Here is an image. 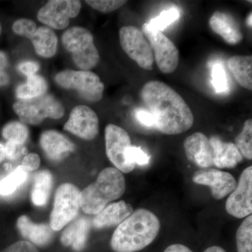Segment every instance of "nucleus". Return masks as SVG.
I'll return each mask as SVG.
<instances>
[{
	"label": "nucleus",
	"mask_w": 252,
	"mask_h": 252,
	"mask_svg": "<svg viewBox=\"0 0 252 252\" xmlns=\"http://www.w3.org/2000/svg\"><path fill=\"white\" fill-rule=\"evenodd\" d=\"M141 97L153 115L155 128L165 135L183 133L193 125L191 109L172 88L159 81L146 83Z\"/></svg>",
	"instance_id": "nucleus-1"
},
{
	"label": "nucleus",
	"mask_w": 252,
	"mask_h": 252,
	"mask_svg": "<svg viewBox=\"0 0 252 252\" xmlns=\"http://www.w3.org/2000/svg\"><path fill=\"white\" fill-rule=\"evenodd\" d=\"M160 220L147 209H138L118 225L111 248L115 252H136L147 248L158 235Z\"/></svg>",
	"instance_id": "nucleus-2"
},
{
	"label": "nucleus",
	"mask_w": 252,
	"mask_h": 252,
	"mask_svg": "<svg viewBox=\"0 0 252 252\" xmlns=\"http://www.w3.org/2000/svg\"><path fill=\"white\" fill-rule=\"evenodd\" d=\"M126 180L122 172L114 167L104 169L94 183L81 192V207L87 215H97L110 202L122 196Z\"/></svg>",
	"instance_id": "nucleus-3"
},
{
	"label": "nucleus",
	"mask_w": 252,
	"mask_h": 252,
	"mask_svg": "<svg viewBox=\"0 0 252 252\" xmlns=\"http://www.w3.org/2000/svg\"><path fill=\"white\" fill-rule=\"evenodd\" d=\"M62 42L72 54L73 62L81 70L89 71L98 64L99 54L94 44V36L86 28L80 26L69 28L63 33Z\"/></svg>",
	"instance_id": "nucleus-4"
},
{
	"label": "nucleus",
	"mask_w": 252,
	"mask_h": 252,
	"mask_svg": "<svg viewBox=\"0 0 252 252\" xmlns=\"http://www.w3.org/2000/svg\"><path fill=\"white\" fill-rule=\"evenodd\" d=\"M13 109L21 122L30 125H39L47 118L59 119L64 114L62 104L47 94L32 99H18Z\"/></svg>",
	"instance_id": "nucleus-5"
},
{
	"label": "nucleus",
	"mask_w": 252,
	"mask_h": 252,
	"mask_svg": "<svg viewBox=\"0 0 252 252\" xmlns=\"http://www.w3.org/2000/svg\"><path fill=\"white\" fill-rule=\"evenodd\" d=\"M81 207V192L72 184L60 186L55 195L54 208L50 216V227L59 231L69 224L79 214Z\"/></svg>",
	"instance_id": "nucleus-6"
},
{
	"label": "nucleus",
	"mask_w": 252,
	"mask_h": 252,
	"mask_svg": "<svg viewBox=\"0 0 252 252\" xmlns=\"http://www.w3.org/2000/svg\"><path fill=\"white\" fill-rule=\"evenodd\" d=\"M55 80L64 89L75 90L89 102H98L103 97L104 84L97 74L91 71H63L56 76Z\"/></svg>",
	"instance_id": "nucleus-7"
},
{
	"label": "nucleus",
	"mask_w": 252,
	"mask_h": 252,
	"mask_svg": "<svg viewBox=\"0 0 252 252\" xmlns=\"http://www.w3.org/2000/svg\"><path fill=\"white\" fill-rule=\"evenodd\" d=\"M119 40L126 54L140 67L146 70L153 69V50L142 31L135 26H124L119 31Z\"/></svg>",
	"instance_id": "nucleus-8"
},
{
	"label": "nucleus",
	"mask_w": 252,
	"mask_h": 252,
	"mask_svg": "<svg viewBox=\"0 0 252 252\" xmlns=\"http://www.w3.org/2000/svg\"><path fill=\"white\" fill-rule=\"evenodd\" d=\"M142 30L152 46L159 69L165 74L175 72L180 61V53L177 46L162 32L154 29L148 23H144Z\"/></svg>",
	"instance_id": "nucleus-9"
},
{
	"label": "nucleus",
	"mask_w": 252,
	"mask_h": 252,
	"mask_svg": "<svg viewBox=\"0 0 252 252\" xmlns=\"http://www.w3.org/2000/svg\"><path fill=\"white\" fill-rule=\"evenodd\" d=\"M81 2L77 0H51L37 13V19L46 27L63 30L69 26L71 18L80 12Z\"/></svg>",
	"instance_id": "nucleus-10"
},
{
	"label": "nucleus",
	"mask_w": 252,
	"mask_h": 252,
	"mask_svg": "<svg viewBox=\"0 0 252 252\" xmlns=\"http://www.w3.org/2000/svg\"><path fill=\"white\" fill-rule=\"evenodd\" d=\"M106 154L111 162L118 170L124 173H129L135 168V165L126 160L127 149L132 146L128 133L119 126L109 124L106 126Z\"/></svg>",
	"instance_id": "nucleus-11"
},
{
	"label": "nucleus",
	"mask_w": 252,
	"mask_h": 252,
	"mask_svg": "<svg viewBox=\"0 0 252 252\" xmlns=\"http://www.w3.org/2000/svg\"><path fill=\"white\" fill-rule=\"evenodd\" d=\"M225 210L230 215L235 218L242 219L252 215V166L247 167L242 172L236 188L227 199Z\"/></svg>",
	"instance_id": "nucleus-12"
},
{
	"label": "nucleus",
	"mask_w": 252,
	"mask_h": 252,
	"mask_svg": "<svg viewBox=\"0 0 252 252\" xmlns=\"http://www.w3.org/2000/svg\"><path fill=\"white\" fill-rule=\"evenodd\" d=\"M64 130L83 140H94L98 135V117L88 106H77L71 112Z\"/></svg>",
	"instance_id": "nucleus-13"
},
{
	"label": "nucleus",
	"mask_w": 252,
	"mask_h": 252,
	"mask_svg": "<svg viewBox=\"0 0 252 252\" xmlns=\"http://www.w3.org/2000/svg\"><path fill=\"white\" fill-rule=\"evenodd\" d=\"M194 183L207 186L211 189L212 196L221 200L235 190L238 182L229 172L217 169L207 168L199 170L193 176Z\"/></svg>",
	"instance_id": "nucleus-14"
},
{
	"label": "nucleus",
	"mask_w": 252,
	"mask_h": 252,
	"mask_svg": "<svg viewBox=\"0 0 252 252\" xmlns=\"http://www.w3.org/2000/svg\"><path fill=\"white\" fill-rule=\"evenodd\" d=\"M184 148L187 158L192 163L204 169L213 166V149L210 139L203 132H196L187 137Z\"/></svg>",
	"instance_id": "nucleus-15"
},
{
	"label": "nucleus",
	"mask_w": 252,
	"mask_h": 252,
	"mask_svg": "<svg viewBox=\"0 0 252 252\" xmlns=\"http://www.w3.org/2000/svg\"><path fill=\"white\" fill-rule=\"evenodd\" d=\"M40 146L50 160L60 161L74 152L75 145L66 136L55 130H46L40 137Z\"/></svg>",
	"instance_id": "nucleus-16"
},
{
	"label": "nucleus",
	"mask_w": 252,
	"mask_h": 252,
	"mask_svg": "<svg viewBox=\"0 0 252 252\" xmlns=\"http://www.w3.org/2000/svg\"><path fill=\"white\" fill-rule=\"evenodd\" d=\"M133 212L132 205L124 200L109 204L96 215L93 226L94 229L100 230L119 225Z\"/></svg>",
	"instance_id": "nucleus-17"
},
{
	"label": "nucleus",
	"mask_w": 252,
	"mask_h": 252,
	"mask_svg": "<svg viewBox=\"0 0 252 252\" xmlns=\"http://www.w3.org/2000/svg\"><path fill=\"white\" fill-rule=\"evenodd\" d=\"M214 153V165L220 169L234 168L243 162V157L233 142H223L218 136L210 139Z\"/></svg>",
	"instance_id": "nucleus-18"
},
{
	"label": "nucleus",
	"mask_w": 252,
	"mask_h": 252,
	"mask_svg": "<svg viewBox=\"0 0 252 252\" xmlns=\"http://www.w3.org/2000/svg\"><path fill=\"white\" fill-rule=\"evenodd\" d=\"M209 24L212 31L230 45H235L243 41L241 30L234 18L229 14L216 11L210 18Z\"/></svg>",
	"instance_id": "nucleus-19"
},
{
	"label": "nucleus",
	"mask_w": 252,
	"mask_h": 252,
	"mask_svg": "<svg viewBox=\"0 0 252 252\" xmlns=\"http://www.w3.org/2000/svg\"><path fill=\"white\" fill-rule=\"evenodd\" d=\"M17 227L23 238L36 246H47L54 238V230L51 229L50 225L33 223L26 215L18 218Z\"/></svg>",
	"instance_id": "nucleus-20"
},
{
	"label": "nucleus",
	"mask_w": 252,
	"mask_h": 252,
	"mask_svg": "<svg viewBox=\"0 0 252 252\" xmlns=\"http://www.w3.org/2000/svg\"><path fill=\"white\" fill-rule=\"evenodd\" d=\"M90 221L84 217L72 220L63 230L61 242L64 246L71 247L74 251L80 252L85 248L90 230Z\"/></svg>",
	"instance_id": "nucleus-21"
},
{
	"label": "nucleus",
	"mask_w": 252,
	"mask_h": 252,
	"mask_svg": "<svg viewBox=\"0 0 252 252\" xmlns=\"http://www.w3.org/2000/svg\"><path fill=\"white\" fill-rule=\"evenodd\" d=\"M30 40L32 43L36 54L41 57L50 59L57 52L59 40L51 28L46 26L37 28Z\"/></svg>",
	"instance_id": "nucleus-22"
},
{
	"label": "nucleus",
	"mask_w": 252,
	"mask_h": 252,
	"mask_svg": "<svg viewBox=\"0 0 252 252\" xmlns=\"http://www.w3.org/2000/svg\"><path fill=\"white\" fill-rule=\"evenodd\" d=\"M227 65L237 82L242 87L252 91V56H232L227 61Z\"/></svg>",
	"instance_id": "nucleus-23"
},
{
	"label": "nucleus",
	"mask_w": 252,
	"mask_h": 252,
	"mask_svg": "<svg viewBox=\"0 0 252 252\" xmlns=\"http://www.w3.org/2000/svg\"><path fill=\"white\" fill-rule=\"evenodd\" d=\"M53 188V176L49 170H41L34 176L31 199L36 206H44L49 201Z\"/></svg>",
	"instance_id": "nucleus-24"
},
{
	"label": "nucleus",
	"mask_w": 252,
	"mask_h": 252,
	"mask_svg": "<svg viewBox=\"0 0 252 252\" xmlns=\"http://www.w3.org/2000/svg\"><path fill=\"white\" fill-rule=\"evenodd\" d=\"M48 86L45 79L41 76L28 77L25 84L18 86L16 96L18 99H30L46 94Z\"/></svg>",
	"instance_id": "nucleus-25"
},
{
	"label": "nucleus",
	"mask_w": 252,
	"mask_h": 252,
	"mask_svg": "<svg viewBox=\"0 0 252 252\" xmlns=\"http://www.w3.org/2000/svg\"><path fill=\"white\" fill-rule=\"evenodd\" d=\"M28 171L23 165H19L7 177L0 181V195H11L27 180Z\"/></svg>",
	"instance_id": "nucleus-26"
},
{
	"label": "nucleus",
	"mask_w": 252,
	"mask_h": 252,
	"mask_svg": "<svg viewBox=\"0 0 252 252\" xmlns=\"http://www.w3.org/2000/svg\"><path fill=\"white\" fill-rule=\"evenodd\" d=\"M1 135L9 142L24 145L29 136V131L23 123L12 122L4 126Z\"/></svg>",
	"instance_id": "nucleus-27"
},
{
	"label": "nucleus",
	"mask_w": 252,
	"mask_h": 252,
	"mask_svg": "<svg viewBox=\"0 0 252 252\" xmlns=\"http://www.w3.org/2000/svg\"><path fill=\"white\" fill-rule=\"evenodd\" d=\"M235 146L243 158L252 159V120L248 119L244 124L242 132L235 139Z\"/></svg>",
	"instance_id": "nucleus-28"
},
{
	"label": "nucleus",
	"mask_w": 252,
	"mask_h": 252,
	"mask_svg": "<svg viewBox=\"0 0 252 252\" xmlns=\"http://www.w3.org/2000/svg\"><path fill=\"white\" fill-rule=\"evenodd\" d=\"M238 252H252V216L247 217L236 233Z\"/></svg>",
	"instance_id": "nucleus-29"
},
{
	"label": "nucleus",
	"mask_w": 252,
	"mask_h": 252,
	"mask_svg": "<svg viewBox=\"0 0 252 252\" xmlns=\"http://www.w3.org/2000/svg\"><path fill=\"white\" fill-rule=\"evenodd\" d=\"M179 17L180 12L177 8H172L162 11L158 16L151 20L148 24L154 29L162 32L170 24L175 22L176 20L178 19Z\"/></svg>",
	"instance_id": "nucleus-30"
},
{
	"label": "nucleus",
	"mask_w": 252,
	"mask_h": 252,
	"mask_svg": "<svg viewBox=\"0 0 252 252\" xmlns=\"http://www.w3.org/2000/svg\"><path fill=\"white\" fill-rule=\"evenodd\" d=\"M212 84L217 94H223L228 89V82L224 68L220 63H215L212 69Z\"/></svg>",
	"instance_id": "nucleus-31"
},
{
	"label": "nucleus",
	"mask_w": 252,
	"mask_h": 252,
	"mask_svg": "<svg viewBox=\"0 0 252 252\" xmlns=\"http://www.w3.org/2000/svg\"><path fill=\"white\" fill-rule=\"evenodd\" d=\"M89 6L97 10L99 12L111 13L122 7L127 3V1L122 0H87L86 1Z\"/></svg>",
	"instance_id": "nucleus-32"
},
{
	"label": "nucleus",
	"mask_w": 252,
	"mask_h": 252,
	"mask_svg": "<svg viewBox=\"0 0 252 252\" xmlns=\"http://www.w3.org/2000/svg\"><path fill=\"white\" fill-rule=\"evenodd\" d=\"M13 31L16 34L31 39L32 36L37 29L36 25L32 20L28 18H21L15 21L12 26Z\"/></svg>",
	"instance_id": "nucleus-33"
},
{
	"label": "nucleus",
	"mask_w": 252,
	"mask_h": 252,
	"mask_svg": "<svg viewBox=\"0 0 252 252\" xmlns=\"http://www.w3.org/2000/svg\"><path fill=\"white\" fill-rule=\"evenodd\" d=\"M126 158L129 163L135 166L137 165L140 166L148 165L150 160V157L140 147L132 145L126 151Z\"/></svg>",
	"instance_id": "nucleus-34"
},
{
	"label": "nucleus",
	"mask_w": 252,
	"mask_h": 252,
	"mask_svg": "<svg viewBox=\"0 0 252 252\" xmlns=\"http://www.w3.org/2000/svg\"><path fill=\"white\" fill-rule=\"evenodd\" d=\"M4 147L6 158H7L9 160H17L21 156L25 155L27 153V149L22 144H18L7 141Z\"/></svg>",
	"instance_id": "nucleus-35"
},
{
	"label": "nucleus",
	"mask_w": 252,
	"mask_h": 252,
	"mask_svg": "<svg viewBox=\"0 0 252 252\" xmlns=\"http://www.w3.org/2000/svg\"><path fill=\"white\" fill-rule=\"evenodd\" d=\"M0 252H39V251L35 246L30 242L21 240L10 245L7 248Z\"/></svg>",
	"instance_id": "nucleus-36"
},
{
	"label": "nucleus",
	"mask_w": 252,
	"mask_h": 252,
	"mask_svg": "<svg viewBox=\"0 0 252 252\" xmlns=\"http://www.w3.org/2000/svg\"><path fill=\"white\" fill-rule=\"evenodd\" d=\"M136 119L140 123L141 125L144 127H155V122L153 115L149 111L144 109H137L135 114Z\"/></svg>",
	"instance_id": "nucleus-37"
},
{
	"label": "nucleus",
	"mask_w": 252,
	"mask_h": 252,
	"mask_svg": "<svg viewBox=\"0 0 252 252\" xmlns=\"http://www.w3.org/2000/svg\"><path fill=\"white\" fill-rule=\"evenodd\" d=\"M40 158L36 154L31 153L24 157L22 165L26 170L29 171H34L39 168L40 165Z\"/></svg>",
	"instance_id": "nucleus-38"
},
{
	"label": "nucleus",
	"mask_w": 252,
	"mask_h": 252,
	"mask_svg": "<svg viewBox=\"0 0 252 252\" xmlns=\"http://www.w3.org/2000/svg\"><path fill=\"white\" fill-rule=\"evenodd\" d=\"M18 71L26 75V77H31L34 75L39 69V64L34 61H25L18 64Z\"/></svg>",
	"instance_id": "nucleus-39"
},
{
	"label": "nucleus",
	"mask_w": 252,
	"mask_h": 252,
	"mask_svg": "<svg viewBox=\"0 0 252 252\" xmlns=\"http://www.w3.org/2000/svg\"><path fill=\"white\" fill-rule=\"evenodd\" d=\"M164 252H193L184 245L181 244H175V245H170Z\"/></svg>",
	"instance_id": "nucleus-40"
},
{
	"label": "nucleus",
	"mask_w": 252,
	"mask_h": 252,
	"mask_svg": "<svg viewBox=\"0 0 252 252\" xmlns=\"http://www.w3.org/2000/svg\"><path fill=\"white\" fill-rule=\"evenodd\" d=\"M7 56L2 51H0V71H4L5 68L7 67Z\"/></svg>",
	"instance_id": "nucleus-41"
},
{
	"label": "nucleus",
	"mask_w": 252,
	"mask_h": 252,
	"mask_svg": "<svg viewBox=\"0 0 252 252\" xmlns=\"http://www.w3.org/2000/svg\"><path fill=\"white\" fill-rule=\"evenodd\" d=\"M10 81L9 76L4 71H0V86L7 85Z\"/></svg>",
	"instance_id": "nucleus-42"
},
{
	"label": "nucleus",
	"mask_w": 252,
	"mask_h": 252,
	"mask_svg": "<svg viewBox=\"0 0 252 252\" xmlns=\"http://www.w3.org/2000/svg\"><path fill=\"white\" fill-rule=\"evenodd\" d=\"M204 252H226L223 248L218 246H212L207 248Z\"/></svg>",
	"instance_id": "nucleus-43"
},
{
	"label": "nucleus",
	"mask_w": 252,
	"mask_h": 252,
	"mask_svg": "<svg viewBox=\"0 0 252 252\" xmlns=\"http://www.w3.org/2000/svg\"><path fill=\"white\" fill-rule=\"evenodd\" d=\"M6 158V152L4 144L0 143V162L3 161Z\"/></svg>",
	"instance_id": "nucleus-44"
},
{
	"label": "nucleus",
	"mask_w": 252,
	"mask_h": 252,
	"mask_svg": "<svg viewBox=\"0 0 252 252\" xmlns=\"http://www.w3.org/2000/svg\"><path fill=\"white\" fill-rule=\"evenodd\" d=\"M252 13H250V15L248 16V20H247V23H248V26L250 28H252Z\"/></svg>",
	"instance_id": "nucleus-45"
},
{
	"label": "nucleus",
	"mask_w": 252,
	"mask_h": 252,
	"mask_svg": "<svg viewBox=\"0 0 252 252\" xmlns=\"http://www.w3.org/2000/svg\"><path fill=\"white\" fill-rule=\"evenodd\" d=\"M1 30H2V27H1V23H0V34H1Z\"/></svg>",
	"instance_id": "nucleus-46"
}]
</instances>
